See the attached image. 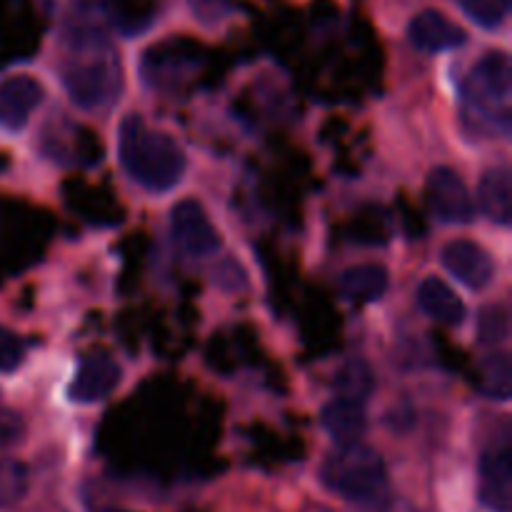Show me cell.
<instances>
[{
    "instance_id": "6da1fadb",
    "label": "cell",
    "mask_w": 512,
    "mask_h": 512,
    "mask_svg": "<svg viewBox=\"0 0 512 512\" xmlns=\"http://www.w3.org/2000/svg\"><path fill=\"white\" fill-rule=\"evenodd\" d=\"M60 83L80 110H105L123 90L118 50L98 25H75L65 35Z\"/></svg>"
},
{
    "instance_id": "7a4b0ae2",
    "label": "cell",
    "mask_w": 512,
    "mask_h": 512,
    "mask_svg": "<svg viewBox=\"0 0 512 512\" xmlns=\"http://www.w3.org/2000/svg\"><path fill=\"white\" fill-rule=\"evenodd\" d=\"M118 158L125 173L153 193L173 190L188 168L183 148L163 130L148 128L138 113H128L120 123Z\"/></svg>"
},
{
    "instance_id": "3957f363",
    "label": "cell",
    "mask_w": 512,
    "mask_h": 512,
    "mask_svg": "<svg viewBox=\"0 0 512 512\" xmlns=\"http://www.w3.org/2000/svg\"><path fill=\"white\" fill-rule=\"evenodd\" d=\"M320 480L330 493L360 505L375 503L388 490V470L383 458L363 443L338 445V450L325 458Z\"/></svg>"
},
{
    "instance_id": "277c9868",
    "label": "cell",
    "mask_w": 512,
    "mask_h": 512,
    "mask_svg": "<svg viewBox=\"0 0 512 512\" xmlns=\"http://www.w3.org/2000/svg\"><path fill=\"white\" fill-rule=\"evenodd\" d=\"M510 93H512V65L505 50L485 53L473 65L468 75V103L475 120H485L493 130H510Z\"/></svg>"
},
{
    "instance_id": "5b68a950",
    "label": "cell",
    "mask_w": 512,
    "mask_h": 512,
    "mask_svg": "<svg viewBox=\"0 0 512 512\" xmlns=\"http://www.w3.org/2000/svg\"><path fill=\"white\" fill-rule=\"evenodd\" d=\"M425 198L440 223L468 225L475 220L473 195L453 168L430 170L428 180H425Z\"/></svg>"
},
{
    "instance_id": "8992f818",
    "label": "cell",
    "mask_w": 512,
    "mask_h": 512,
    "mask_svg": "<svg viewBox=\"0 0 512 512\" xmlns=\"http://www.w3.org/2000/svg\"><path fill=\"white\" fill-rule=\"evenodd\" d=\"M170 230H173L175 243L193 258H208V255L218 253L220 235L198 200H180L173 205Z\"/></svg>"
},
{
    "instance_id": "52a82bcc",
    "label": "cell",
    "mask_w": 512,
    "mask_h": 512,
    "mask_svg": "<svg viewBox=\"0 0 512 512\" xmlns=\"http://www.w3.org/2000/svg\"><path fill=\"white\" fill-rule=\"evenodd\" d=\"M480 503L493 512H510L512 505V448L503 435L480 458Z\"/></svg>"
},
{
    "instance_id": "ba28073f",
    "label": "cell",
    "mask_w": 512,
    "mask_h": 512,
    "mask_svg": "<svg viewBox=\"0 0 512 512\" xmlns=\"http://www.w3.org/2000/svg\"><path fill=\"white\" fill-rule=\"evenodd\" d=\"M440 260H443L445 270L470 290H485L495 278V260L490 258L483 245L473 243V240H450L440 253Z\"/></svg>"
},
{
    "instance_id": "9c48e42d",
    "label": "cell",
    "mask_w": 512,
    "mask_h": 512,
    "mask_svg": "<svg viewBox=\"0 0 512 512\" xmlns=\"http://www.w3.org/2000/svg\"><path fill=\"white\" fill-rule=\"evenodd\" d=\"M123 370L108 355H88L75 370L68 385V400L78 405H93L108 398L120 385Z\"/></svg>"
},
{
    "instance_id": "30bf717a",
    "label": "cell",
    "mask_w": 512,
    "mask_h": 512,
    "mask_svg": "<svg viewBox=\"0 0 512 512\" xmlns=\"http://www.w3.org/2000/svg\"><path fill=\"white\" fill-rule=\"evenodd\" d=\"M43 85L33 75H10L0 80V128L18 133L43 103Z\"/></svg>"
},
{
    "instance_id": "8fae6325",
    "label": "cell",
    "mask_w": 512,
    "mask_h": 512,
    "mask_svg": "<svg viewBox=\"0 0 512 512\" xmlns=\"http://www.w3.org/2000/svg\"><path fill=\"white\" fill-rule=\"evenodd\" d=\"M408 40L423 53H443L468 43V33L440 10H420L410 20Z\"/></svg>"
},
{
    "instance_id": "7c38bea8",
    "label": "cell",
    "mask_w": 512,
    "mask_h": 512,
    "mask_svg": "<svg viewBox=\"0 0 512 512\" xmlns=\"http://www.w3.org/2000/svg\"><path fill=\"white\" fill-rule=\"evenodd\" d=\"M320 420H323V428L328 430V435L338 445L360 443V438L368 430V415H365L363 403L353 398H343V395H338V398L325 405Z\"/></svg>"
},
{
    "instance_id": "4fadbf2b",
    "label": "cell",
    "mask_w": 512,
    "mask_h": 512,
    "mask_svg": "<svg viewBox=\"0 0 512 512\" xmlns=\"http://www.w3.org/2000/svg\"><path fill=\"white\" fill-rule=\"evenodd\" d=\"M478 200L483 213L493 220L495 225H510L512 220V173L508 165H495L485 170L480 178Z\"/></svg>"
},
{
    "instance_id": "5bb4252c",
    "label": "cell",
    "mask_w": 512,
    "mask_h": 512,
    "mask_svg": "<svg viewBox=\"0 0 512 512\" xmlns=\"http://www.w3.org/2000/svg\"><path fill=\"white\" fill-rule=\"evenodd\" d=\"M418 303L428 318L443 325H460L465 320V303L445 280L425 278L418 288Z\"/></svg>"
},
{
    "instance_id": "9a60e30c",
    "label": "cell",
    "mask_w": 512,
    "mask_h": 512,
    "mask_svg": "<svg viewBox=\"0 0 512 512\" xmlns=\"http://www.w3.org/2000/svg\"><path fill=\"white\" fill-rule=\"evenodd\" d=\"M388 290V270L383 265L363 263L340 275V293L353 303H378Z\"/></svg>"
},
{
    "instance_id": "2e32d148",
    "label": "cell",
    "mask_w": 512,
    "mask_h": 512,
    "mask_svg": "<svg viewBox=\"0 0 512 512\" xmlns=\"http://www.w3.org/2000/svg\"><path fill=\"white\" fill-rule=\"evenodd\" d=\"M373 390V370H370V365L365 363V360H348V363L338 370V375H335V393L343 395V398H353L363 403Z\"/></svg>"
},
{
    "instance_id": "e0dca14e",
    "label": "cell",
    "mask_w": 512,
    "mask_h": 512,
    "mask_svg": "<svg viewBox=\"0 0 512 512\" xmlns=\"http://www.w3.org/2000/svg\"><path fill=\"white\" fill-rule=\"evenodd\" d=\"M512 390V365L508 353H495L483 365V393L493 400H508Z\"/></svg>"
},
{
    "instance_id": "ac0fdd59",
    "label": "cell",
    "mask_w": 512,
    "mask_h": 512,
    "mask_svg": "<svg viewBox=\"0 0 512 512\" xmlns=\"http://www.w3.org/2000/svg\"><path fill=\"white\" fill-rule=\"evenodd\" d=\"M510 335L508 305H485L478 315V338L483 345H503Z\"/></svg>"
},
{
    "instance_id": "d6986e66",
    "label": "cell",
    "mask_w": 512,
    "mask_h": 512,
    "mask_svg": "<svg viewBox=\"0 0 512 512\" xmlns=\"http://www.w3.org/2000/svg\"><path fill=\"white\" fill-rule=\"evenodd\" d=\"M28 490V470L15 460L0 463V508L15 505Z\"/></svg>"
},
{
    "instance_id": "ffe728a7",
    "label": "cell",
    "mask_w": 512,
    "mask_h": 512,
    "mask_svg": "<svg viewBox=\"0 0 512 512\" xmlns=\"http://www.w3.org/2000/svg\"><path fill=\"white\" fill-rule=\"evenodd\" d=\"M458 5L473 23H478L485 30H498L503 25L505 13H508V8L500 0H458Z\"/></svg>"
},
{
    "instance_id": "44dd1931",
    "label": "cell",
    "mask_w": 512,
    "mask_h": 512,
    "mask_svg": "<svg viewBox=\"0 0 512 512\" xmlns=\"http://www.w3.org/2000/svg\"><path fill=\"white\" fill-rule=\"evenodd\" d=\"M25 360V345L13 330L0 325V373L10 375L23 365Z\"/></svg>"
},
{
    "instance_id": "7402d4cb",
    "label": "cell",
    "mask_w": 512,
    "mask_h": 512,
    "mask_svg": "<svg viewBox=\"0 0 512 512\" xmlns=\"http://www.w3.org/2000/svg\"><path fill=\"white\" fill-rule=\"evenodd\" d=\"M25 438V420L15 410L0 408V450H8Z\"/></svg>"
},
{
    "instance_id": "603a6c76",
    "label": "cell",
    "mask_w": 512,
    "mask_h": 512,
    "mask_svg": "<svg viewBox=\"0 0 512 512\" xmlns=\"http://www.w3.org/2000/svg\"><path fill=\"white\" fill-rule=\"evenodd\" d=\"M190 5H193V10L203 20L218 18V15L225 10V0H190Z\"/></svg>"
},
{
    "instance_id": "cb8c5ba5",
    "label": "cell",
    "mask_w": 512,
    "mask_h": 512,
    "mask_svg": "<svg viewBox=\"0 0 512 512\" xmlns=\"http://www.w3.org/2000/svg\"><path fill=\"white\" fill-rule=\"evenodd\" d=\"M500 3H503L505 8H510V3H512V0H500Z\"/></svg>"
},
{
    "instance_id": "d4e9b609",
    "label": "cell",
    "mask_w": 512,
    "mask_h": 512,
    "mask_svg": "<svg viewBox=\"0 0 512 512\" xmlns=\"http://www.w3.org/2000/svg\"><path fill=\"white\" fill-rule=\"evenodd\" d=\"M108 512H128V510H108Z\"/></svg>"
}]
</instances>
